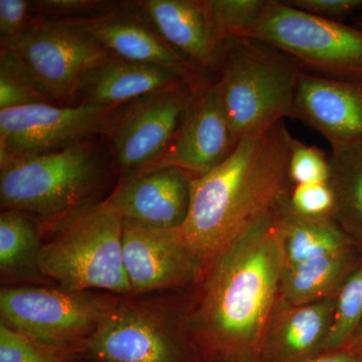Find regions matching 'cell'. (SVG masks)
Masks as SVG:
<instances>
[{
    "label": "cell",
    "instance_id": "cell-33",
    "mask_svg": "<svg viewBox=\"0 0 362 362\" xmlns=\"http://www.w3.org/2000/svg\"><path fill=\"white\" fill-rule=\"evenodd\" d=\"M301 362H362L361 358L346 347L320 352Z\"/></svg>",
    "mask_w": 362,
    "mask_h": 362
},
{
    "label": "cell",
    "instance_id": "cell-19",
    "mask_svg": "<svg viewBox=\"0 0 362 362\" xmlns=\"http://www.w3.org/2000/svg\"><path fill=\"white\" fill-rule=\"evenodd\" d=\"M187 82L194 81H188L175 71L161 66L133 63L113 57L92 69L83 78L74 106H124L152 93Z\"/></svg>",
    "mask_w": 362,
    "mask_h": 362
},
{
    "label": "cell",
    "instance_id": "cell-1",
    "mask_svg": "<svg viewBox=\"0 0 362 362\" xmlns=\"http://www.w3.org/2000/svg\"><path fill=\"white\" fill-rule=\"evenodd\" d=\"M276 209L218 252L197 281L185 337L199 362L258 358L284 271Z\"/></svg>",
    "mask_w": 362,
    "mask_h": 362
},
{
    "label": "cell",
    "instance_id": "cell-35",
    "mask_svg": "<svg viewBox=\"0 0 362 362\" xmlns=\"http://www.w3.org/2000/svg\"><path fill=\"white\" fill-rule=\"evenodd\" d=\"M202 362H259L257 357H250V358H237L226 359V361H202Z\"/></svg>",
    "mask_w": 362,
    "mask_h": 362
},
{
    "label": "cell",
    "instance_id": "cell-25",
    "mask_svg": "<svg viewBox=\"0 0 362 362\" xmlns=\"http://www.w3.org/2000/svg\"><path fill=\"white\" fill-rule=\"evenodd\" d=\"M83 350L40 341L0 324V362H74Z\"/></svg>",
    "mask_w": 362,
    "mask_h": 362
},
{
    "label": "cell",
    "instance_id": "cell-21",
    "mask_svg": "<svg viewBox=\"0 0 362 362\" xmlns=\"http://www.w3.org/2000/svg\"><path fill=\"white\" fill-rule=\"evenodd\" d=\"M361 255L354 247L284 269L279 303L297 306L335 297Z\"/></svg>",
    "mask_w": 362,
    "mask_h": 362
},
{
    "label": "cell",
    "instance_id": "cell-34",
    "mask_svg": "<svg viewBox=\"0 0 362 362\" xmlns=\"http://www.w3.org/2000/svg\"><path fill=\"white\" fill-rule=\"evenodd\" d=\"M344 347L351 350L362 361V325Z\"/></svg>",
    "mask_w": 362,
    "mask_h": 362
},
{
    "label": "cell",
    "instance_id": "cell-6",
    "mask_svg": "<svg viewBox=\"0 0 362 362\" xmlns=\"http://www.w3.org/2000/svg\"><path fill=\"white\" fill-rule=\"evenodd\" d=\"M275 45L302 71L330 80L362 82V28L268 0L263 16L244 35Z\"/></svg>",
    "mask_w": 362,
    "mask_h": 362
},
{
    "label": "cell",
    "instance_id": "cell-31",
    "mask_svg": "<svg viewBox=\"0 0 362 362\" xmlns=\"http://www.w3.org/2000/svg\"><path fill=\"white\" fill-rule=\"evenodd\" d=\"M30 1L0 0V44L6 45L18 40L32 25Z\"/></svg>",
    "mask_w": 362,
    "mask_h": 362
},
{
    "label": "cell",
    "instance_id": "cell-29",
    "mask_svg": "<svg viewBox=\"0 0 362 362\" xmlns=\"http://www.w3.org/2000/svg\"><path fill=\"white\" fill-rule=\"evenodd\" d=\"M329 156L293 137L290 146L289 177L293 187L307 183L329 182Z\"/></svg>",
    "mask_w": 362,
    "mask_h": 362
},
{
    "label": "cell",
    "instance_id": "cell-13",
    "mask_svg": "<svg viewBox=\"0 0 362 362\" xmlns=\"http://www.w3.org/2000/svg\"><path fill=\"white\" fill-rule=\"evenodd\" d=\"M123 262L132 293L197 283L204 264L181 228H159L123 220Z\"/></svg>",
    "mask_w": 362,
    "mask_h": 362
},
{
    "label": "cell",
    "instance_id": "cell-26",
    "mask_svg": "<svg viewBox=\"0 0 362 362\" xmlns=\"http://www.w3.org/2000/svg\"><path fill=\"white\" fill-rule=\"evenodd\" d=\"M211 28L221 45L244 37L263 16L268 0H204Z\"/></svg>",
    "mask_w": 362,
    "mask_h": 362
},
{
    "label": "cell",
    "instance_id": "cell-10",
    "mask_svg": "<svg viewBox=\"0 0 362 362\" xmlns=\"http://www.w3.org/2000/svg\"><path fill=\"white\" fill-rule=\"evenodd\" d=\"M207 81L158 90L124 108L107 137L114 159L125 176L139 173L161 156Z\"/></svg>",
    "mask_w": 362,
    "mask_h": 362
},
{
    "label": "cell",
    "instance_id": "cell-22",
    "mask_svg": "<svg viewBox=\"0 0 362 362\" xmlns=\"http://www.w3.org/2000/svg\"><path fill=\"white\" fill-rule=\"evenodd\" d=\"M333 220L362 252V142L331 147Z\"/></svg>",
    "mask_w": 362,
    "mask_h": 362
},
{
    "label": "cell",
    "instance_id": "cell-36",
    "mask_svg": "<svg viewBox=\"0 0 362 362\" xmlns=\"http://www.w3.org/2000/svg\"><path fill=\"white\" fill-rule=\"evenodd\" d=\"M354 25L357 26V28H362V9L356 14V18H354Z\"/></svg>",
    "mask_w": 362,
    "mask_h": 362
},
{
    "label": "cell",
    "instance_id": "cell-14",
    "mask_svg": "<svg viewBox=\"0 0 362 362\" xmlns=\"http://www.w3.org/2000/svg\"><path fill=\"white\" fill-rule=\"evenodd\" d=\"M87 33L115 58L161 66L188 81L207 78L161 37L134 2H121L111 13L89 20L61 21Z\"/></svg>",
    "mask_w": 362,
    "mask_h": 362
},
{
    "label": "cell",
    "instance_id": "cell-16",
    "mask_svg": "<svg viewBox=\"0 0 362 362\" xmlns=\"http://www.w3.org/2000/svg\"><path fill=\"white\" fill-rule=\"evenodd\" d=\"M295 119L323 136L330 146L362 142V82L302 73Z\"/></svg>",
    "mask_w": 362,
    "mask_h": 362
},
{
    "label": "cell",
    "instance_id": "cell-28",
    "mask_svg": "<svg viewBox=\"0 0 362 362\" xmlns=\"http://www.w3.org/2000/svg\"><path fill=\"white\" fill-rule=\"evenodd\" d=\"M33 104L52 103L13 62L0 54V110Z\"/></svg>",
    "mask_w": 362,
    "mask_h": 362
},
{
    "label": "cell",
    "instance_id": "cell-3",
    "mask_svg": "<svg viewBox=\"0 0 362 362\" xmlns=\"http://www.w3.org/2000/svg\"><path fill=\"white\" fill-rule=\"evenodd\" d=\"M302 73L291 56L264 40L235 37L221 44L218 80L237 143L285 118L295 119Z\"/></svg>",
    "mask_w": 362,
    "mask_h": 362
},
{
    "label": "cell",
    "instance_id": "cell-18",
    "mask_svg": "<svg viewBox=\"0 0 362 362\" xmlns=\"http://www.w3.org/2000/svg\"><path fill=\"white\" fill-rule=\"evenodd\" d=\"M335 297L287 306L278 303L258 354L259 362H301L323 351Z\"/></svg>",
    "mask_w": 362,
    "mask_h": 362
},
{
    "label": "cell",
    "instance_id": "cell-5",
    "mask_svg": "<svg viewBox=\"0 0 362 362\" xmlns=\"http://www.w3.org/2000/svg\"><path fill=\"white\" fill-rule=\"evenodd\" d=\"M102 175L93 141L51 153L0 158V204L44 218L62 216L87 204Z\"/></svg>",
    "mask_w": 362,
    "mask_h": 362
},
{
    "label": "cell",
    "instance_id": "cell-12",
    "mask_svg": "<svg viewBox=\"0 0 362 362\" xmlns=\"http://www.w3.org/2000/svg\"><path fill=\"white\" fill-rule=\"evenodd\" d=\"M237 144L220 82L209 80L185 112L168 146L141 171L175 168L192 176L202 175L223 163Z\"/></svg>",
    "mask_w": 362,
    "mask_h": 362
},
{
    "label": "cell",
    "instance_id": "cell-8",
    "mask_svg": "<svg viewBox=\"0 0 362 362\" xmlns=\"http://www.w3.org/2000/svg\"><path fill=\"white\" fill-rule=\"evenodd\" d=\"M114 303L87 292L47 287L0 292L1 322L23 334L61 346L82 347Z\"/></svg>",
    "mask_w": 362,
    "mask_h": 362
},
{
    "label": "cell",
    "instance_id": "cell-2",
    "mask_svg": "<svg viewBox=\"0 0 362 362\" xmlns=\"http://www.w3.org/2000/svg\"><path fill=\"white\" fill-rule=\"evenodd\" d=\"M292 139L285 120L279 121L242 138L213 170L192 176L189 209L181 232L204 269L289 197Z\"/></svg>",
    "mask_w": 362,
    "mask_h": 362
},
{
    "label": "cell",
    "instance_id": "cell-20",
    "mask_svg": "<svg viewBox=\"0 0 362 362\" xmlns=\"http://www.w3.org/2000/svg\"><path fill=\"white\" fill-rule=\"evenodd\" d=\"M288 199L276 209L284 269L357 247L333 218L300 216L290 207Z\"/></svg>",
    "mask_w": 362,
    "mask_h": 362
},
{
    "label": "cell",
    "instance_id": "cell-9",
    "mask_svg": "<svg viewBox=\"0 0 362 362\" xmlns=\"http://www.w3.org/2000/svg\"><path fill=\"white\" fill-rule=\"evenodd\" d=\"M127 105L33 104L0 110V158L51 153L94 141L108 134Z\"/></svg>",
    "mask_w": 362,
    "mask_h": 362
},
{
    "label": "cell",
    "instance_id": "cell-24",
    "mask_svg": "<svg viewBox=\"0 0 362 362\" xmlns=\"http://www.w3.org/2000/svg\"><path fill=\"white\" fill-rule=\"evenodd\" d=\"M361 325L362 255L335 295L334 315L323 351L344 347Z\"/></svg>",
    "mask_w": 362,
    "mask_h": 362
},
{
    "label": "cell",
    "instance_id": "cell-15",
    "mask_svg": "<svg viewBox=\"0 0 362 362\" xmlns=\"http://www.w3.org/2000/svg\"><path fill=\"white\" fill-rule=\"evenodd\" d=\"M192 175L175 168L125 176L107 201L124 221L159 228H181L190 204Z\"/></svg>",
    "mask_w": 362,
    "mask_h": 362
},
{
    "label": "cell",
    "instance_id": "cell-4",
    "mask_svg": "<svg viewBox=\"0 0 362 362\" xmlns=\"http://www.w3.org/2000/svg\"><path fill=\"white\" fill-rule=\"evenodd\" d=\"M122 237L123 218L110 202H87L59 216L40 247V274L66 291L130 294Z\"/></svg>",
    "mask_w": 362,
    "mask_h": 362
},
{
    "label": "cell",
    "instance_id": "cell-32",
    "mask_svg": "<svg viewBox=\"0 0 362 362\" xmlns=\"http://www.w3.org/2000/svg\"><path fill=\"white\" fill-rule=\"evenodd\" d=\"M288 6L324 20L341 21L362 9V0H286Z\"/></svg>",
    "mask_w": 362,
    "mask_h": 362
},
{
    "label": "cell",
    "instance_id": "cell-11",
    "mask_svg": "<svg viewBox=\"0 0 362 362\" xmlns=\"http://www.w3.org/2000/svg\"><path fill=\"white\" fill-rule=\"evenodd\" d=\"M90 362H199L185 337L131 305L114 304L86 342Z\"/></svg>",
    "mask_w": 362,
    "mask_h": 362
},
{
    "label": "cell",
    "instance_id": "cell-30",
    "mask_svg": "<svg viewBox=\"0 0 362 362\" xmlns=\"http://www.w3.org/2000/svg\"><path fill=\"white\" fill-rule=\"evenodd\" d=\"M289 206L300 216L313 218H333L335 197L330 182L307 183L293 187Z\"/></svg>",
    "mask_w": 362,
    "mask_h": 362
},
{
    "label": "cell",
    "instance_id": "cell-27",
    "mask_svg": "<svg viewBox=\"0 0 362 362\" xmlns=\"http://www.w3.org/2000/svg\"><path fill=\"white\" fill-rule=\"evenodd\" d=\"M120 4L106 0H37L30 1V11L33 20L71 21L99 18Z\"/></svg>",
    "mask_w": 362,
    "mask_h": 362
},
{
    "label": "cell",
    "instance_id": "cell-23",
    "mask_svg": "<svg viewBox=\"0 0 362 362\" xmlns=\"http://www.w3.org/2000/svg\"><path fill=\"white\" fill-rule=\"evenodd\" d=\"M42 243L28 214L4 211L0 216V270L4 276L37 275Z\"/></svg>",
    "mask_w": 362,
    "mask_h": 362
},
{
    "label": "cell",
    "instance_id": "cell-7",
    "mask_svg": "<svg viewBox=\"0 0 362 362\" xmlns=\"http://www.w3.org/2000/svg\"><path fill=\"white\" fill-rule=\"evenodd\" d=\"M0 54L13 62L52 104L74 106L83 78L113 58L87 33L61 21L33 20Z\"/></svg>",
    "mask_w": 362,
    "mask_h": 362
},
{
    "label": "cell",
    "instance_id": "cell-17",
    "mask_svg": "<svg viewBox=\"0 0 362 362\" xmlns=\"http://www.w3.org/2000/svg\"><path fill=\"white\" fill-rule=\"evenodd\" d=\"M133 2L173 49L206 75H218L221 45L214 35L204 0Z\"/></svg>",
    "mask_w": 362,
    "mask_h": 362
}]
</instances>
